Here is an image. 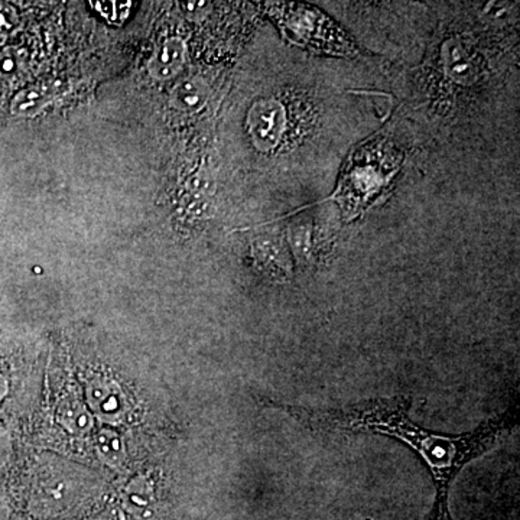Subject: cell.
Returning a JSON list of instances; mask_svg holds the SVG:
<instances>
[{"label": "cell", "mask_w": 520, "mask_h": 520, "mask_svg": "<svg viewBox=\"0 0 520 520\" xmlns=\"http://www.w3.org/2000/svg\"><path fill=\"white\" fill-rule=\"evenodd\" d=\"M411 399L405 396L375 399L341 409H311L276 405L301 425L323 433H375L394 436L411 445L428 465L435 482V500L428 520H453L450 489L461 468L487 453L514 426V409L490 419L475 431L458 438L431 433L408 416Z\"/></svg>", "instance_id": "cell-1"}, {"label": "cell", "mask_w": 520, "mask_h": 520, "mask_svg": "<svg viewBox=\"0 0 520 520\" xmlns=\"http://www.w3.org/2000/svg\"><path fill=\"white\" fill-rule=\"evenodd\" d=\"M279 21L286 35L299 45L323 53L355 54V45L320 12L305 5H284Z\"/></svg>", "instance_id": "cell-2"}, {"label": "cell", "mask_w": 520, "mask_h": 520, "mask_svg": "<svg viewBox=\"0 0 520 520\" xmlns=\"http://www.w3.org/2000/svg\"><path fill=\"white\" fill-rule=\"evenodd\" d=\"M247 129L259 151L269 152L278 146L285 130V109L274 99L259 100L250 107Z\"/></svg>", "instance_id": "cell-3"}, {"label": "cell", "mask_w": 520, "mask_h": 520, "mask_svg": "<svg viewBox=\"0 0 520 520\" xmlns=\"http://www.w3.org/2000/svg\"><path fill=\"white\" fill-rule=\"evenodd\" d=\"M186 60V45L180 36L165 39L148 64L149 75L158 81L175 78L183 71Z\"/></svg>", "instance_id": "cell-4"}, {"label": "cell", "mask_w": 520, "mask_h": 520, "mask_svg": "<svg viewBox=\"0 0 520 520\" xmlns=\"http://www.w3.org/2000/svg\"><path fill=\"white\" fill-rule=\"evenodd\" d=\"M210 97V88L205 78L190 75L183 78L171 93V105L183 113H197L205 109Z\"/></svg>", "instance_id": "cell-5"}, {"label": "cell", "mask_w": 520, "mask_h": 520, "mask_svg": "<svg viewBox=\"0 0 520 520\" xmlns=\"http://www.w3.org/2000/svg\"><path fill=\"white\" fill-rule=\"evenodd\" d=\"M53 99L51 85H31L19 92L12 100L14 115L21 117L36 116Z\"/></svg>", "instance_id": "cell-6"}, {"label": "cell", "mask_w": 520, "mask_h": 520, "mask_svg": "<svg viewBox=\"0 0 520 520\" xmlns=\"http://www.w3.org/2000/svg\"><path fill=\"white\" fill-rule=\"evenodd\" d=\"M90 5L112 25H122L135 6L134 2L129 0H93Z\"/></svg>", "instance_id": "cell-7"}, {"label": "cell", "mask_w": 520, "mask_h": 520, "mask_svg": "<svg viewBox=\"0 0 520 520\" xmlns=\"http://www.w3.org/2000/svg\"><path fill=\"white\" fill-rule=\"evenodd\" d=\"M120 392L116 386L95 385L92 389V404L100 414H115L120 409Z\"/></svg>", "instance_id": "cell-8"}, {"label": "cell", "mask_w": 520, "mask_h": 520, "mask_svg": "<svg viewBox=\"0 0 520 520\" xmlns=\"http://www.w3.org/2000/svg\"><path fill=\"white\" fill-rule=\"evenodd\" d=\"M446 67L450 71L451 77L457 81H470L473 78V71H475L473 61L461 46H454L450 51Z\"/></svg>", "instance_id": "cell-9"}, {"label": "cell", "mask_w": 520, "mask_h": 520, "mask_svg": "<svg viewBox=\"0 0 520 520\" xmlns=\"http://www.w3.org/2000/svg\"><path fill=\"white\" fill-rule=\"evenodd\" d=\"M215 178L207 173V171H198L194 174L186 181V188L188 194L193 197L207 198L208 195L215 193Z\"/></svg>", "instance_id": "cell-10"}, {"label": "cell", "mask_w": 520, "mask_h": 520, "mask_svg": "<svg viewBox=\"0 0 520 520\" xmlns=\"http://www.w3.org/2000/svg\"><path fill=\"white\" fill-rule=\"evenodd\" d=\"M19 65H21V60H19V55L15 51L6 50L4 53H0V75L2 77L16 73Z\"/></svg>", "instance_id": "cell-11"}, {"label": "cell", "mask_w": 520, "mask_h": 520, "mask_svg": "<svg viewBox=\"0 0 520 520\" xmlns=\"http://www.w3.org/2000/svg\"><path fill=\"white\" fill-rule=\"evenodd\" d=\"M67 416H71V419L65 421L67 422L65 425L70 426L73 431H85L90 425L87 414L81 408H73V411H68Z\"/></svg>", "instance_id": "cell-12"}, {"label": "cell", "mask_w": 520, "mask_h": 520, "mask_svg": "<svg viewBox=\"0 0 520 520\" xmlns=\"http://www.w3.org/2000/svg\"><path fill=\"white\" fill-rule=\"evenodd\" d=\"M100 450L105 454V457L112 458L115 454L120 453L122 445L116 436H112V434H102L100 436Z\"/></svg>", "instance_id": "cell-13"}, {"label": "cell", "mask_w": 520, "mask_h": 520, "mask_svg": "<svg viewBox=\"0 0 520 520\" xmlns=\"http://www.w3.org/2000/svg\"><path fill=\"white\" fill-rule=\"evenodd\" d=\"M12 25H14V14L7 7L0 5V39L5 38L9 34Z\"/></svg>", "instance_id": "cell-14"}, {"label": "cell", "mask_w": 520, "mask_h": 520, "mask_svg": "<svg viewBox=\"0 0 520 520\" xmlns=\"http://www.w3.org/2000/svg\"><path fill=\"white\" fill-rule=\"evenodd\" d=\"M9 440H7V435L0 431V467L6 463L7 457H9Z\"/></svg>", "instance_id": "cell-15"}, {"label": "cell", "mask_w": 520, "mask_h": 520, "mask_svg": "<svg viewBox=\"0 0 520 520\" xmlns=\"http://www.w3.org/2000/svg\"><path fill=\"white\" fill-rule=\"evenodd\" d=\"M5 394H6V382H5L4 377L0 376V401H2Z\"/></svg>", "instance_id": "cell-16"}]
</instances>
